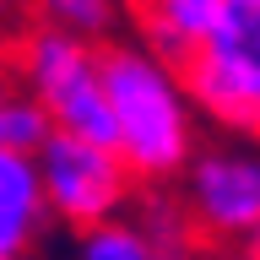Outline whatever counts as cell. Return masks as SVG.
<instances>
[{"label": "cell", "mask_w": 260, "mask_h": 260, "mask_svg": "<svg viewBox=\"0 0 260 260\" xmlns=\"http://www.w3.org/2000/svg\"><path fill=\"white\" fill-rule=\"evenodd\" d=\"M103 98L114 119V157L136 184H162L190 162V98L168 65L146 49L103 44L98 49Z\"/></svg>", "instance_id": "1"}, {"label": "cell", "mask_w": 260, "mask_h": 260, "mask_svg": "<svg viewBox=\"0 0 260 260\" xmlns=\"http://www.w3.org/2000/svg\"><path fill=\"white\" fill-rule=\"evenodd\" d=\"M0 60H6L11 81H22V92L49 114V125L60 136H76V141L114 152V119H109V98H103L98 44L60 32L49 22H27L0 49Z\"/></svg>", "instance_id": "2"}, {"label": "cell", "mask_w": 260, "mask_h": 260, "mask_svg": "<svg viewBox=\"0 0 260 260\" xmlns=\"http://www.w3.org/2000/svg\"><path fill=\"white\" fill-rule=\"evenodd\" d=\"M179 87L217 125L260 136V0H222L206 38L179 65Z\"/></svg>", "instance_id": "3"}, {"label": "cell", "mask_w": 260, "mask_h": 260, "mask_svg": "<svg viewBox=\"0 0 260 260\" xmlns=\"http://www.w3.org/2000/svg\"><path fill=\"white\" fill-rule=\"evenodd\" d=\"M38 179H44L49 211L60 222L81 228V233L98 222H114V211L136 190V179L125 174V162L109 146L76 141V136H60V130H49V141L38 146Z\"/></svg>", "instance_id": "4"}, {"label": "cell", "mask_w": 260, "mask_h": 260, "mask_svg": "<svg viewBox=\"0 0 260 260\" xmlns=\"http://www.w3.org/2000/svg\"><path fill=\"white\" fill-rule=\"evenodd\" d=\"M184 217L201 244H260V157L206 152L190 162Z\"/></svg>", "instance_id": "5"}, {"label": "cell", "mask_w": 260, "mask_h": 260, "mask_svg": "<svg viewBox=\"0 0 260 260\" xmlns=\"http://www.w3.org/2000/svg\"><path fill=\"white\" fill-rule=\"evenodd\" d=\"M217 11H222V0H130V16L146 38V54L157 65H168L174 76L195 54V44L206 38Z\"/></svg>", "instance_id": "6"}, {"label": "cell", "mask_w": 260, "mask_h": 260, "mask_svg": "<svg viewBox=\"0 0 260 260\" xmlns=\"http://www.w3.org/2000/svg\"><path fill=\"white\" fill-rule=\"evenodd\" d=\"M49 201L44 179H38V157L22 152H0V260H22L32 239L44 233Z\"/></svg>", "instance_id": "7"}, {"label": "cell", "mask_w": 260, "mask_h": 260, "mask_svg": "<svg viewBox=\"0 0 260 260\" xmlns=\"http://www.w3.org/2000/svg\"><path fill=\"white\" fill-rule=\"evenodd\" d=\"M27 6L38 11V22L76 32V38H103L119 16V0H27Z\"/></svg>", "instance_id": "8"}, {"label": "cell", "mask_w": 260, "mask_h": 260, "mask_svg": "<svg viewBox=\"0 0 260 260\" xmlns=\"http://www.w3.org/2000/svg\"><path fill=\"white\" fill-rule=\"evenodd\" d=\"M49 114L32 103L27 92H11L0 103V152H22V157H38V146L49 141Z\"/></svg>", "instance_id": "9"}, {"label": "cell", "mask_w": 260, "mask_h": 260, "mask_svg": "<svg viewBox=\"0 0 260 260\" xmlns=\"http://www.w3.org/2000/svg\"><path fill=\"white\" fill-rule=\"evenodd\" d=\"M76 260H157V255H152V244L141 239V228H130V222H98V228L81 233Z\"/></svg>", "instance_id": "10"}, {"label": "cell", "mask_w": 260, "mask_h": 260, "mask_svg": "<svg viewBox=\"0 0 260 260\" xmlns=\"http://www.w3.org/2000/svg\"><path fill=\"white\" fill-rule=\"evenodd\" d=\"M206 260H260V244H239V249H228V255H206Z\"/></svg>", "instance_id": "11"}, {"label": "cell", "mask_w": 260, "mask_h": 260, "mask_svg": "<svg viewBox=\"0 0 260 260\" xmlns=\"http://www.w3.org/2000/svg\"><path fill=\"white\" fill-rule=\"evenodd\" d=\"M11 98V71H6V60H0V103Z\"/></svg>", "instance_id": "12"}, {"label": "cell", "mask_w": 260, "mask_h": 260, "mask_svg": "<svg viewBox=\"0 0 260 260\" xmlns=\"http://www.w3.org/2000/svg\"><path fill=\"white\" fill-rule=\"evenodd\" d=\"M0 6H6V0H0Z\"/></svg>", "instance_id": "13"}]
</instances>
